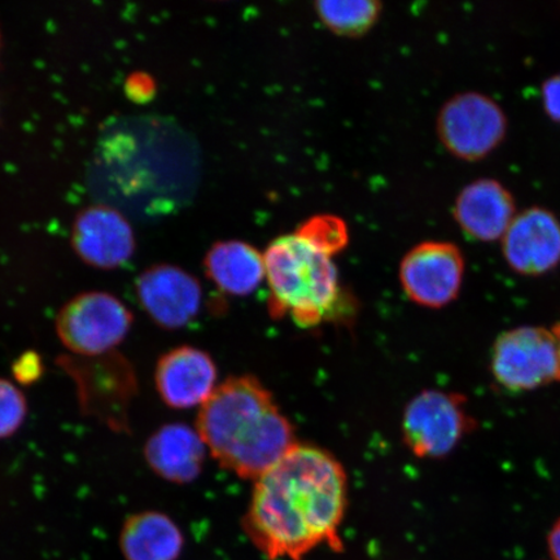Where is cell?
I'll return each mask as SVG.
<instances>
[{"label": "cell", "instance_id": "obj_21", "mask_svg": "<svg viewBox=\"0 0 560 560\" xmlns=\"http://www.w3.org/2000/svg\"><path fill=\"white\" fill-rule=\"evenodd\" d=\"M11 371L13 380L25 387V385H33L42 380L45 374V363L38 352L26 350L13 361Z\"/></svg>", "mask_w": 560, "mask_h": 560}, {"label": "cell", "instance_id": "obj_13", "mask_svg": "<svg viewBox=\"0 0 560 560\" xmlns=\"http://www.w3.org/2000/svg\"><path fill=\"white\" fill-rule=\"evenodd\" d=\"M212 355L200 348L180 346L160 357L155 369L158 395L167 408H201L219 384Z\"/></svg>", "mask_w": 560, "mask_h": 560}, {"label": "cell", "instance_id": "obj_20", "mask_svg": "<svg viewBox=\"0 0 560 560\" xmlns=\"http://www.w3.org/2000/svg\"><path fill=\"white\" fill-rule=\"evenodd\" d=\"M299 230L334 256L345 249L349 241L346 222L340 220L339 217H313V219L303 223Z\"/></svg>", "mask_w": 560, "mask_h": 560}, {"label": "cell", "instance_id": "obj_16", "mask_svg": "<svg viewBox=\"0 0 560 560\" xmlns=\"http://www.w3.org/2000/svg\"><path fill=\"white\" fill-rule=\"evenodd\" d=\"M205 270L219 291L236 298L250 295L266 280L264 254L243 241L214 243L207 252Z\"/></svg>", "mask_w": 560, "mask_h": 560}, {"label": "cell", "instance_id": "obj_5", "mask_svg": "<svg viewBox=\"0 0 560 560\" xmlns=\"http://www.w3.org/2000/svg\"><path fill=\"white\" fill-rule=\"evenodd\" d=\"M58 365L79 385L81 408L86 415L114 431L128 430L129 406L138 385L128 360L116 350L100 357L62 355Z\"/></svg>", "mask_w": 560, "mask_h": 560}, {"label": "cell", "instance_id": "obj_12", "mask_svg": "<svg viewBox=\"0 0 560 560\" xmlns=\"http://www.w3.org/2000/svg\"><path fill=\"white\" fill-rule=\"evenodd\" d=\"M72 245L83 262L95 269L114 270L121 268L135 255L136 235L121 212L100 205L77 214Z\"/></svg>", "mask_w": 560, "mask_h": 560}, {"label": "cell", "instance_id": "obj_10", "mask_svg": "<svg viewBox=\"0 0 560 560\" xmlns=\"http://www.w3.org/2000/svg\"><path fill=\"white\" fill-rule=\"evenodd\" d=\"M138 303L164 330H179L198 317L202 287L190 272L170 264L153 265L137 278Z\"/></svg>", "mask_w": 560, "mask_h": 560}, {"label": "cell", "instance_id": "obj_25", "mask_svg": "<svg viewBox=\"0 0 560 560\" xmlns=\"http://www.w3.org/2000/svg\"><path fill=\"white\" fill-rule=\"evenodd\" d=\"M552 331H555V334H556V338L558 340V346H559V350H560V322L555 328H552Z\"/></svg>", "mask_w": 560, "mask_h": 560}, {"label": "cell", "instance_id": "obj_7", "mask_svg": "<svg viewBox=\"0 0 560 560\" xmlns=\"http://www.w3.org/2000/svg\"><path fill=\"white\" fill-rule=\"evenodd\" d=\"M476 429L467 398L455 392L427 389L406 406L402 438L418 458H444Z\"/></svg>", "mask_w": 560, "mask_h": 560}, {"label": "cell", "instance_id": "obj_4", "mask_svg": "<svg viewBox=\"0 0 560 560\" xmlns=\"http://www.w3.org/2000/svg\"><path fill=\"white\" fill-rule=\"evenodd\" d=\"M135 317L129 306L105 291L79 293L62 305L55 319L61 345L75 357L116 352L128 338Z\"/></svg>", "mask_w": 560, "mask_h": 560}, {"label": "cell", "instance_id": "obj_19", "mask_svg": "<svg viewBox=\"0 0 560 560\" xmlns=\"http://www.w3.org/2000/svg\"><path fill=\"white\" fill-rule=\"evenodd\" d=\"M27 411V400L18 385L0 377V440L9 439L24 425Z\"/></svg>", "mask_w": 560, "mask_h": 560}, {"label": "cell", "instance_id": "obj_3", "mask_svg": "<svg viewBox=\"0 0 560 560\" xmlns=\"http://www.w3.org/2000/svg\"><path fill=\"white\" fill-rule=\"evenodd\" d=\"M264 257L272 318L315 327L339 313L345 295L330 252L298 230L272 241Z\"/></svg>", "mask_w": 560, "mask_h": 560}, {"label": "cell", "instance_id": "obj_17", "mask_svg": "<svg viewBox=\"0 0 560 560\" xmlns=\"http://www.w3.org/2000/svg\"><path fill=\"white\" fill-rule=\"evenodd\" d=\"M185 536L170 515L140 511L125 521L120 548L125 560H177Z\"/></svg>", "mask_w": 560, "mask_h": 560}, {"label": "cell", "instance_id": "obj_1", "mask_svg": "<svg viewBox=\"0 0 560 560\" xmlns=\"http://www.w3.org/2000/svg\"><path fill=\"white\" fill-rule=\"evenodd\" d=\"M348 476L320 447L298 444L255 480L242 525L269 560H303L320 546L342 550Z\"/></svg>", "mask_w": 560, "mask_h": 560}, {"label": "cell", "instance_id": "obj_15", "mask_svg": "<svg viewBox=\"0 0 560 560\" xmlns=\"http://www.w3.org/2000/svg\"><path fill=\"white\" fill-rule=\"evenodd\" d=\"M143 452L153 474L173 485L185 486L201 475L208 450L198 430L173 422L152 432Z\"/></svg>", "mask_w": 560, "mask_h": 560}, {"label": "cell", "instance_id": "obj_8", "mask_svg": "<svg viewBox=\"0 0 560 560\" xmlns=\"http://www.w3.org/2000/svg\"><path fill=\"white\" fill-rule=\"evenodd\" d=\"M508 117L501 105L481 93L454 95L438 117L441 143L465 161L486 159L508 135Z\"/></svg>", "mask_w": 560, "mask_h": 560}, {"label": "cell", "instance_id": "obj_24", "mask_svg": "<svg viewBox=\"0 0 560 560\" xmlns=\"http://www.w3.org/2000/svg\"><path fill=\"white\" fill-rule=\"evenodd\" d=\"M548 550L552 560H560V517L549 532Z\"/></svg>", "mask_w": 560, "mask_h": 560}, {"label": "cell", "instance_id": "obj_6", "mask_svg": "<svg viewBox=\"0 0 560 560\" xmlns=\"http://www.w3.org/2000/svg\"><path fill=\"white\" fill-rule=\"evenodd\" d=\"M490 373L501 388L513 394L560 382V350L555 331L521 326L501 334L490 353Z\"/></svg>", "mask_w": 560, "mask_h": 560}, {"label": "cell", "instance_id": "obj_23", "mask_svg": "<svg viewBox=\"0 0 560 560\" xmlns=\"http://www.w3.org/2000/svg\"><path fill=\"white\" fill-rule=\"evenodd\" d=\"M126 91L135 101H149L155 93V85L149 75L135 74L126 83Z\"/></svg>", "mask_w": 560, "mask_h": 560}, {"label": "cell", "instance_id": "obj_14", "mask_svg": "<svg viewBox=\"0 0 560 560\" xmlns=\"http://www.w3.org/2000/svg\"><path fill=\"white\" fill-rule=\"evenodd\" d=\"M514 196L501 182L481 178L471 182L458 195L454 219L474 241H502L516 217Z\"/></svg>", "mask_w": 560, "mask_h": 560}, {"label": "cell", "instance_id": "obj_9", "mask_svg": "<svg viewBox=\"0 0 560 560\" xmlns=\"http://www.w3.org/2000/svg\"><path fill=\"white\" fill-rule=\"evenodd\" d=\"M465 269V257L457 245L423 242L402 258L400 283L412 303L440 310L458 298Z\"/></svg>", "mask_w": 560, "mask_h": 560}, {"label": "cell", "instance_id": "obj_18", "mask_svg": "<svg viewBox=\"0 0 560 560\" xmlns=\"http://www.w3.org/2000/svg\"><path fill=\"white\" fill-rule=\"evenodd\" d=\"M314 7L320 23L342 37L368 33L382 13V4L375 0H320Z\"/></svg>", "mask_w": 560, "mask_h": 560}, {"label": "cell", "instance_id": "obj_11", "mask_svg": "<svg viewBox=\"0 0 560 560\" xmlns=\"http://www.w3.org/2000/svg\"><path fill=\"white\" fill-rule=\"evenodd\" d=\"M501 243L511 270L524 277L544 276L560 264V221L549 209H524Z\"/></svg>", "mask_w": 560, "mask_h": 560}, {"label": "cell", "instance_id": "obj_22", "mask_svg": "<svg viewBox=\"0 0 560 560\" xmlns=\"http://www.w3.org/2000/svg\"><path fill=\"white\" fill-rule=\"evenodd\" d=\"M541 101L546 115L560 124V73L551 75L541 88Z\"/></svg>", "mask_w": 560, "mask_h": 560}, {"label": "cell", "instance_id": "obj_2", "mask_svg": "<svg viewBox=\"0 0 560 560\" xmlns=\"http://www.w3.org/2000/svg\"><path fill=\"white\" fill-rule=\"evenodd\" d=\"M195 429L217 464L247 480L260 478L298 445L290 419L252 375L220 383L199 409Z\"/></svg>", "mask_w": 560, "mask_h": 560}]
</instances>
